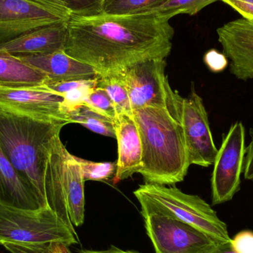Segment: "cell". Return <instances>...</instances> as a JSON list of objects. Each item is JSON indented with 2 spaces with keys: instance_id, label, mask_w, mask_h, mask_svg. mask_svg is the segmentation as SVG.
<instances>
[{
  "instance_id": "obj_4",
  "label": "cell",
  "mask_w": 253,
  "mask_h": 253,
  "mask_svg": "<svg viewBox=\"0 0 253 253\" xmlns=\"http://www.w3.org/2000/svg\"><path fill=\"white\" fill-rule=\"evenodd\" d=\"M84 181L75 156L71 154L59 135L52 141L44 173L47 206L77 236L74 227L84 221Z\"/></svg>"
},
{
  "instance_id": "obj_7",
  "label": "cell",
  "mask_w": 253,
  "mask_h": 253,
  "mask_svg": "<svg viewBox=\"0 0 253 253\" xmlns=\"http://www.w3.org/2000/svg\"><path fill=\"white\" fill-rule=\"evenodd\" d=\"M165 59H148L122 71L132 111L144 107L165 108L181 120L184 98L174 91L165 75Z\"/></svg>"
},
{
  "instance_id": "obj_35",
  "label": "cell",
  "mask_w": 253,
  "mask_h": 253,
  "mask_svg": "<svg viewBox=\"0 0 253 253\" xmlns=\"http://www.w3.org/2000/svg\"><path fill=\"white\" fill-rule=\"evenodd\" d=\"M104 0H98V1H99V4H101V6H102V2H103Z\"/></svg>"
},
{
  "instance_id": "obj_24",
  "label": "cell",
  "mask_w": 253,
  "mask_h": 253,
  "mask_svg": "<svg viewBox=\"0 0 253 253\" xmlns=\"http://www.w3.org/2000/svg\"><path fill=\"white\" fill-rule=\"evenodd\" d=\"M81 105H86L113 120L117 116V111L111 97L105 90L98 87L89 90Z\"/></svg>"
},
{
  "instance_id": "obj_22",
  "label": "cell",
  "mask_w": 253,
  "mask_h": 253,
  "mask_svg": "<svg viewBox=\"0 0 253 253\" xmlns=\"http://www.w3.org/2000/svg\"><path fill=\"white\" fill-rule=\"evenodd\" d=\"M217 1L218 0H167L146 13H156L169 19L178 14L193 16Z\"/></svg>"
},
{
  "instance_id": "obj_16",
  "label": "cell",
  "mask_w": 253,
  "mask_h": 253,
  "mask_svg": "<svg viewBox=\"0 0 253 253\" xmlns=\"http://www.w3.org/2000/svg\"><path fill=\"white\" fill-rule=\"evenodd\" d=\"M18 57L52 81L94 80L99 77L91 66L71 57L64 50L49 54Z\"/></svg>"
},
{
  "instance_id": "obj_25",
  "label": "cell",
  "mask_w": 253,
  "mask_h": 253,
  "mask_svg": "<svg viewBox=\"0 0 253 253\" xmlns=\"http://www.w3.org/2000/svg\"><path fill=\"white\" fill-rule=\"evenodd\" d=\"M71 14L93 16L102 13V6L98 0H64Z\"/></svg>"
},
{
  "instance_id": "obj_28",
  "label": "cell",
  "mask_w": 253,
  "mask_h": 253,
  "mask_svg": "<svg viewBox=\"0 0 253 253\" xmlns=\"http://www.w3.org/2000/svg\"><path fill=\"white\" fill-rule=\"evenodd\" d=\"M52 243H4L3 246L11 253H47Z\"/></svg>"
},
{
  "instance_id": "obj_14",
  "label": "cell",
  "mask_w": 253,
  "mask_h": 253,
  "mask_svg": "<svg viewBox=\"0 0 253 253\" xmlns=\"http://www.w3.org/2000/svg\"><path fill=\"white\" fill-rule=\"evenodd\" d=\"M68 19L41 27L0 44V50L16 56H38L64 50Z\"/></svg>"
},
{
  "instance_id": "obj_5",
  "label": "cell",
  "mask_w": 253,
  "mask_h": 253,
  "mask_svg": "<svg viewBox=\"0 0 253 253\" xmlns=\"http://www.w3.org/2000/svg\"><path fill=\"white\" fill-rule=\"evenodd\" d=\"M141 214L157 212L187 223L221 243L231 241L227 227L212 207L196 195L187 194L175 186L141 184L134 191Z\"/></svg>"
},
{
  "instance_id": "obj_27",
  "label": "cell",
  "mask_w": 253,
  "mask_h": 253,
  "mask_svg": "<svg viewBox=\"0 0 253 253\" xmlns=\"http://www.w3.org/2000/svg\"><path fill=\"white\" fill-rule=\"evenodd\" d=\"M230 246L236 253H253V232L244 230L230 241Z\"/></svg>"
},
{
  "instance_id": "obj_18",
  "label": "cell",
  "mask_w": 253,
  "mask_h": 253,
  "mask_svg": "<svg viewBox=\"0 0 253 253\" xmlns=\"http://www.w3.org/2000/svg\"><path fill=\"white\" fill-rule=\"evenodd\" d=\"M47 77L21 60L0 50V87H25L43 84Z\"/></svg>"
},
{
  "instance_id": "obj_19",
  "label": "cell",
  "mask_w": 253,
  "mask_h": 253,
  "mask_svg": "<svg viewBox=\"0 0 253 253\" xmlns=\"http://www.w3.org/2000/svg\"><path fill=\"white\" fill-rule=\"evenodd\" d=\"M71 123H79L92 132L116 138L114 120L90 109L84 105H78L69 111Z\"/></svg>"
},
{
  "instance_id": "obj_10",
  "label": "cell",
  "mask_w": 253,
  "mask_h": 253,
  "mask_svg": "<svg viewBox=\"0 0 253 253\" xmlns=\"http://www.w3.org/2000/svg\"><path fill=\"white\" fill-rule=\"evenodd\" d=\"M0 108L45 123H71L65 99L43 86L0 87Z\"/></svg>"
},
{
  "instance_id": "obj_6",
  "label": "cell",
  "mask_w": 253,
  "mask_h": 253,
  "mask_svg": "<svg viewBox=\"0 0 253 253\" xmlns=\"http://www.w3.org/2000/svg\"><path fill=\"white\" fill-rule=\"evenodd\" d=\"M77 236L50 208L18 209L0 204V245L4 243L78 244Z\"/></svg>"
},
{
  "instance_id": "obj_20",
  "label": "cell",
  "mask_w": 253,
  "mask_h": 253,
  "mask_svg": "<svg viewBox=\"0 0 253 253\" xmlns=\"http://www.w3.org/2000/svg\"><path fill=\"white\" fill-rule=\"evenodd\" d=\"M96 87L107 92L114 102L117 114L132 115L129 95L121 73H109L99 75Z\"/></svg>"
},
{
  "instance_id": "obj_8",
  "label": "cell",
  "mask_w": 253,
  "mask_h": 253,
  "mask_svg": "<svg viewBox=\"0 0 253 253\" xmlns=\"http://www.w3.org/2000/svg\"><path fill=\"white\" fill-rule=\"evenodd\" d=\"M141 215L156 253H212L222 244L174 217L157 212Z\"/></svg>"
},
{
  "instance_id": "obj_26",
  "label": "cell",
  "mask_w": 253,
  "mask_h": 253,
  "mask_svg": "<svg viewBox=\"0 0 253 253\" xmlns=\"http://www.w3.org/2000/svg\"><path fill=\"white\" fill-rule=\"evenodd\" d=\"M204 62L213 73L222 72L229 65L227 56L215 49H211L205 53Z\"/></svg>"
},
{
  "instance_id": "obj_12",
  "label": "cell",
  "mask_w": 253,
  "mask_h": 253,
  "mask_svg": "<svg viewBox=\"0 0 253 253\" xmlns=\"http://www.w3.org/2000/svg\"><path fill=\"white\" fill-rule=\"evenodd\" d=\"M70 15L26 0H0V44Z\"/></svg>"
},
{
  "instance_id": "obj_3",
  "label": "cell",
  "mask_w": 253,
  "mask_h": 253,
  "mask_svg": "<svg viewBox=\"0 0 253 253\" xmlns=\"http://www.w3.org/2000/svg\"><path fill=\"white\" fill-rule=\"evenodd\" d=\"M62 124L45 123L0 108V146L19 176L47 208L44 173L52 141Z\"/></svg>"
},
{
  "instance_id": "obj_17",
  "label": "cell",
  "mask_w": 253,
  "mask_h": 253,
  "mask_svg": "<svg viewBox=\"0 0 253 253\" xmlns=\"http://www.w3.org/2000/svg\"><path fill=\"white\" fill-rule=\"evenodd\" d=\"M0 204L18 209L43 208L34 190L19 176L0 146Z\"/></svg>"
},
{
  "instance_id": "obj_21",
  "label": "cell",
  "mask_w": 253,
  "mask_h": 253,
  "mask_svg": "<svg viewBox=\"0 0 253 253\" xmlns=\"http://www.w3.org/2000/svg\"><path fill=\"white\" fill-rule=\"evenodd\" d=\"M167 0H104L102 13L116 16L146 13Z\"/></svg>"
},
{
  "instance_id": "obj_1",
  "label": "cell",
  "mask_w": 253,
  "mask_h": 253,
  "mask_svg": "<svg viewBox=\"0 0 253 253\" xmlns=\"http://www.w3.org/2000/svg\"><path fill=\"white\" fill-rule=\"evenodd\" d=\"M169 18L156 13L71 14L64 51L99 75L122 72L151 59H166L175 34Z\"/></svg>"
},
{
  "instance_id": "obj_33",
  "label": "cell",
  "mask_w": 253,
  "mask_h": 253,
  "mask_svg": "<svg viewBox=\"0 0 253 253\" xmlns=\"http://www.w3.org/2000/svg\"><path fill=\"white\" fill-rule=\"evenodd\" d=\"M79 253H139L138 252H135V251H123V250L119 249V248H116V247H111L109 249L106 250V251H83Z\"/></svg>"
},
{
  "instance_id": "obj_15",
  "label": "cell",
  "mask_w": 253,
  "mask_h": 253,
  "mask_svg": "<svg viewBox=\"0 0 253 253\" xmlns=\"http://www.w3.org/2000/svg\"><path fill=\"white\" fill-rule=\"evenodd\" d=\"M118 141V160L114 184L126 179L142 168V144L132 115L117 114L114 120Z\"/></svg>"
},
{
  "instance_id": "obj_9",
  "label": "cell",
  "mask_w": 253,
  "mask_h": 253,
  "mask_svg": "<svg viewBox=\"0 0 253 253\" xmlns=\"http://www.w3.org/2000/svg\"><path fill=\"white\" fill-rule=\"evenodd\" d=\"M245 155V127L243 123L237 122L223 135L214 162L211 177L212 205L231 201L240 190Z\"/></svg>"
},
{
  "instance_id": "obj_2",
  "label": "cell",
  "mask_w": 253,
  "mask_h": 253,
  "mask_svg": "<svg viewBox=\"0 0 253 253\" xmlns=\"http://www.w3.org/2000/svg\"><path fill=\"white\" fill-rule=\"evenodd\" d=\"M142 144V168L138 173L146 184L174 185L185 178L190 168L181 120L168 110L144 107L132 111Z\"/></svg>"
},
{
  "instance_id": "obj_30",
  "label": "cell",
  "mask_w": 253,
  "mask_h": 253,
  "mask_svg": "<svg viewBox=\"0 0 253 253\" xmlns=\"http://www.w3.org/2000/svg\"><path fill=\"white\" fill-rule=\"evenodd\" d=\"M250 135L251 141L246 147L243 172L245 179L253 181V127L250 130Z\"/></svg>"
},
{
  "instance_id": "obj_32",
  "label": "cell",
  "mask_w": 253,
  "mask_h": 253,
  "mask_svg": "<svg viewBox=\"0 0 253 253\" xmlns=\"http://www.w3.org/2000/svg\"><path fill=\"white\" fill-rule=\"evenodd\" d=\"M47 253H72L66 245L61 243H52Z\"/></svg>"
},
{
  "instance_id": "obj_29",
  "label": "cell",
  "mask_w": 253,
  "mask_h": 253,
  "mask_svg": "<svg viewBox=\"0 0 253 253\" xmlns=\"http://www.w3.org/2000/svg\"><path fill=\"white\" fill-rule=\"evenodd\" d=\"M234 9L242 18L253 22V0H221Z\"/></svg>"
},
{
  "instance_id": "obj_34",
  "label": "cell",
  "mask_w": 253,
  "mask_h": 253,
  "mask_svg": "<svg viewBox=\"0 0 253 253\" xmlns=\"http://www.w3.org/2000/svg\"><path fill=\"white\" fill-rule=\"evenodd\" d=\"M212 253H236L232 249L230 242L221 244Z\"/></svg>"
},
{
  "instance_id": "obj_13",
  "label": "cell",
  "mask_w": 253,
  "mask_h": 253,
  "mask_svg": "<svg viewBox=\"0 0 253 253\" xmlns=\"http://www.w3.org/2000/svg\"><path fill=\"white\" fill-rule=\"evenodd\" d=\"M230 71L238 80H253V22L241 18L217 29Z\"/></svg>"
},
{
  "instance_id": "obj_23",
  "label": "cell",
  "mask_w": 253,
  "mask_h": 253,
  "mask_svg": "<svg viewBox=\"0 0 253 253\" xmlns=\"http://www.w3.org/2000/svg\"><path fill=\"white\" fill-rule=\"evenodd\" d=\"M84 181H108L115 176L117 162H95L75 156Z\"/></svg>"
},
{
  "instance_id": "obj_31",
  "label": "cell",
  "mask_w": 253,
  "mask_h": 253,
  "mask_svg": "<svg viewBox=\"0 0 253 253\" xmlns=\"http://www.w3.org/2000/svg\"><path fill=\"white\" fill-rule=\"evenodd\" d=\"M26 1L37 3V4H41L44 7L53 9V10H59V11L63 12L68 14H71L64 0H26Z\"/></svg>"
},
{
  "instance_id": "obj_11",
  "label": "cell",
  "mask_w": 253,
  "mask_h": 253,
  "mask_svg": "<svg viewBox=\"0 0 253 253\" xmlns=\"http://www.w3.org/2000/svg\"><path fill=\"white\" fill-rule=\"evenodd\" d=\"M181 123L190 165L208 168L218 153L210 127L209 119L202 97L192 90L184 98Z\"/></svg>"
}]
</instances>
